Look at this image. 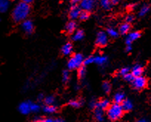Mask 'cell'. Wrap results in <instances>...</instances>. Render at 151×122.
<instances>
[{"label": "cell", "mask_w": 151, "mask_h": 122, "mask_svg": "<svg viewBox=\"0 0 151 122\" xmlns=\"http://www.w3.org/2000/svg\"><path fill=\"white\" fill-rule=\"evenodd\" d=\"M89 17H90V12H88V11H82V12H81L79 19L81 20V21H86V20H88V19H89Z\"/></svg>", "instance_id": "cell-24"}, {"label": "cell", "mask_w": 151, "mask_h": 122, "mask_svg": "<svg viewBox=\"0 0 151 122\" xmlns=\"http://www.w3.org/2000/svg\"><path fill=\"white\" fill-rule=\"evenodd\" d=\"M123 77H124V78L126 80V81H130V82H132V81H133V79L135 78V77L133 75V74L130 73V72H129V73H127V75H125L124 76H123Z\"/></svg>", "instance_id": "cell-33"}, {"label": "cell", "mask_w": 151, "mask_h": 122, "mask_svg": "<svg viewBox=\"0 0 151 122\" xmlns=\"http://www.w3.org/2000/svg\"><path fill=\"white\" fill-rule=\"evenodd\" d=\"M85 74H86V69H85V67L82 66L80 68H79L78 75H79L80 78H84L85 76Z\"/></svg>", "instance_id": "cell-30"}, {"label": "cell", "mask_w": 151, "mask_h": 122, "mask_svg": "<svg viewBox=\"0 0 151 122\" xmlns=\"http://www.w3.org/2000/svg\"><path fill=\"white\" fill-rule=\"evenodd\" d=\"M129 71H130L129 68L124 67L120 70V74H121L122 75H123V76H124V75H127V73H129Z\"/></svg>", "instance_id": "cell-36"}, {"label": "cell", "mask_w": 151, "mask_h": 122, "mask_svg": "<svg viewBox=\"0 0 151 122\" xmlns=\"http://www.w3.org/2000/svg\"><path fill=\"white\" fill-rule=\"evenodd\" d=\"M133 20H134V16L132 15V14H128V15H127L125 18L126 22L129 23V24H130V23H131Z\"/></svg>", "instance_id": "cell-35"}, {"label": "cell", "mask_w": 151, "mask_h": 122, "mask_svg": "<svg viewBox=\"0 0 151 122\" xmlns=\"http://www.w3.org/2000/svg\"><path fill=\"white\" fill-rule=\"evenodd\" d=\"M139 122H150L148 120H146V119H141V120L139 121Z\"/></svg>", "instance_id": "cell-45"}, {"label": "cell", "mask_w": 151, "mask_h": 122, "mask_svg": "<svg viewBox=\"0 0 151 122\" xmlns=\"http://www.w3.org/2000/svg\"><path fill=\"white\" fill-rule=\"evenodd\" d=\"M95 116L96 118V120L99 122H102L104 121V113H103V110H99V109H96Z\"/></svg>", "instance_id": "cell-22"}, {"label": "cell", "mask_w": 151, "mask_h": 122, "mask_svg": "<svg viewBox=\"0 0 151 122\" xmlns=\"http://www.w3.org/2000/svg\"><path fill=\"white\" fill-rule=\"evenodd\" d=\"M124 98H125L124 94L123 93H122V92H119V93H116L115 94L113 99H114V101H115V103H116V104H121L122 103L123 101L125 100Z\"/></svg>", "instance_id": "cell-17"}, {"label": "cell", "mask_w": 151, "mask_h": 122, "mask_svg": "<svg viewBox=\"0 0 151 122\" xmlns=\"http://www.w3.org/2000/svg\"><path fill=\"white\" fill-rule=\"evenodd\" d=\"M102 90L104 93H108L110 90H111V86H110V83L107 82V81H104V83L102 84Z\"/></svg>", "instance_id": "cell-27"}, {"label": "cell", "mask_w": 151, "mask_h": 122, "mask_svg": "<svg viewBox=\"0 0 151 122\" xmlns=\"http://www.w3.org/2000/svg\"><path fill=\"white\" fill-rule=\"evenodd\" d=\"M84 36H85V33H84L83 30H79L75 32V33L73 36L72 39L73 41H79L82 40L84 38Z\"/></svg>", "instance_id": "cell-19"}, {"label": "cell", "mask_w": 151, "mask_h": 122, "mask_svg": "<svg viewBox=\"0 0 151 122\" xmlns=\"http://www.w3.org/2000/svg\"><path fill=\"white\" fill-rule=\"evenodd\" d=\"M108 42V37L107 34L103 31H100L97 33L96 44L99 47H104Z\"/></svg>", "instance_id": "cell-6"}, {"label": "cell", "mask_w": 151, "mask_h": 122, "mask_svg": "<svg viewBox=\"0 0 151 122\" xmlns=\"http://www.w3.org/2000/svg\"><path fill=\"white\" fill-rule=\"evenodd\" d=\"M43 121H44V119H42L40 118H36L33 120V122H43Z\"/></svg>", "instance_id": "cell-39"}, {"label": "cell", "mask_w": 151, "mask_h": 122, "mask_svg": "<svg viewBox=\"0 0 151 122\" xmlns=\"http://www.w3.org/2000/svg\"><path fill=\"white\" fill-rule=\"evenodd\" d=\"M70 1L73 5H76V3H78V2H82V0H70Z\"/></svg>", "instance_id": "cell-41"}, {"label": "cell", "mask_w": 151, "mask_h": 122, "mask_svg": "<svg viewBox=\"0 0 151 122\" xmlns=\"http://www.w3.org/2000/svg\"><path fill=\"white\" fill-rule=\"evenodd\" d=\"M10 1H14V0H10Z\"/></svg>", "instance_id": "cell-47"}, {"label": "cell", "mask_w": 151, "mask_h": 122, "mask_svg": "<svg viewBox=\"0 0 151 122\" xmlns=\"http://www.w3.org/2000/svg\"><path fill=\"white\" fill-rule=\"evenodd\" d=\"M123 113H124V110L122 105L116 103L110 105V107L107 109V116L112 121H116L119 119L123 116Z\"/></svg>", "instance_id": "cell-2"}, {"label": "cell", "mask_w": 151, "mask_h": 122, "mask_svg": "<svg viewBox=\"0 0 151 122\" xmlns=\"http://www.w3.org/2000/svg\"><path fill=\"white\" fill-rule=\"evenodd\" d=\"M150 11V6L149 5H144L142 8L140 9V11L139 13V17H144V16L146 15Z\"/></svg>", "instance_id": "cell-23"}, {"label": "cell", "mask_w": 151, "mask_h": 122, "mask_svg": "<svg viewBox=\"0 0 151 122\" xmlns=\"http://www.w3.org/2000/svg\"><path fill=\"white\" fill-rule=\"evenodd\" d=\"M30 102H22L19 106V110L22 114L27 115L31 111L30 109Z\"/></svg>", "instance_id": "cell-10"}, {"label": "cell", "mask_w": 151, "mask_h": 122, "mask_svg": "<svg viewBox=\"0 0 151 122\" xmlns=\"http://www.w3.org/2000/svg\"><path fill=\"white\" fill-rule=\"evenodd\" d=\"M44 111L47 113H53L56 111V107L54 105H47L44 108Z\"/></svg>", "instance_id": "cell-26"}, {"label": "cell", "mask_w": 151, "mask_h": 122, "mask_svg": "<svg viewBox=\"0 0 151 122\" xmlns=\"http://www.w3.org/2000/svg\"><path fill=\"white\" fill-rule=\"evenodd\" d=\"M55 122H64V121L62 120V119L59 118V119H56V120H55Z\"/></svg>", "instance_id": "cell-46"}, {"label": "cell", "mask_w": 151, "mask_h": 122, "mask_svg": "<svg viewBox=\"0 0 151 122\" xmlns=\"http://www.w3.org/2000/svg\"><path fill=\"white\" fill-rule=\"evenodd\" d=\"M94 62V56H89V57L87 58L86 59H85L84 61V65H91V64L93 63Z\"/></svg>", "instance_id": "cell-32"}, {"label": "cell", "mask_w": 151, "mask_h": 122, "mask_svg": "<svg viewBox=\"0 0 151 122\" xmlns=\"http://www.w3.org/2000/svg\"><path fill=\"white\" fill-rule=\"evenodd\" d=\"M100 5L104 9L110 10L111 9V0H99Z\"/></svg>", "instance_id": "cell-20"}, {"label": "cell", "mask_w": 151, "mask_h": 122, "mask_svg": "<svg viewBox=\"0 0 151 122\" xmlns=\"http://www.w3.org/2000/svg\"><path fill=\"white\" fill-rule=\"evenodd\" d=\"M131 73L133 74V75L135 78H136V77L142 76V73H143V67H142L141 65H136L133 67V69H132Z\"/></svg>", "instance_id": "cell-12"}, {"label": "cell", "mask_w": 151, "mask_h": 122, "mask_svg": "<svg viewBox=\"0 0 151 122\" xmlns=\"http://www.w3.org/2000/svg\"><path fill=\"white\" fill-rule=\"evenodd\" d=\"M76 28V23L74 21H70L69 22L67 23L66 26H65V30L68 33L71 34L75 31Z\"/></svg>", "instance_id": "cell-14"}, {"label": "cell", "mask_w": 151, "mask_h": 122, "mask_svg": "<svg viewBox=\"0 0 151 122\" xmlns=\"http://www.w3.org/2000/svg\"><path fill=\"white\" fill-rule=\"evenodd\" d=\"M44 101L47 105H53L55 101V99L53 96H47L45 98Z\"/></svg>", "instance_id": "cell-28"}, {"label": "cell", "mask_w": 151, "mask_h": 122, "mask_svg": "<svg viewBox=\"0 0 151 122\" xmlns=\"http://www.w3.org/2000/svg\"><path fill=\"white\" fill-rule=\"evenodd\" d=\"M8 6H9L8 0H0V11L1 12H5L8 10Z\"/></svg>", "instance_id": "cell-21"}, {"label": "cell", "mask_w": 151, "mask_h": 122, "mask_svg": "<svg viewBox=\"0 0 151 122\" xmlns=\"http://www.w3.org/2000/svg\"><path fill=\"white\" fill-rule=\"evenodd\" d=\"M130 30V24L129 23H123L122 24H121L119 27V31L121 34L124 35L127 34Z\"/></svg>", "instance_id": "cell-16"}, {"label": "cell", "mask_w": 151, "mask_h": 122, "mask_svg": "<svg viewBox=\"0 0 151 122\" xmlns=\"http://www.w3.org/2000/svg\"><path fill=\"white\" fill-rule=\"evenodd\" d=\"M62 79L65 82H67L70 79V73L68 70L63 71V72H62Z\"/></svg>", "instance_id": "cell-31"}, {"label": "cell", "mask_w": 151, "mask_h": 122, "mask_svg": "<svg viewBox=\"0 0 151 122\" xmlns=\"http://www.w3.org/2000/svg\"><path fill=\"white\" fill-rule=\"evenodd\" d=\"M126 50L127 52H130L132 50V46L131 45H127V47H126Z\"/></svg>", "instance_id": "cell-43"}, {"label": "cell", "mask_w": 151, "mask_h": 122, "mask_svg": "<svg viewBox=\"0 0 151 122\" xmlns=\"http://www.w3.org/2000/svg\"><path fill=\"white\" fill-rule=\"evenodd\" d=\"M43 122H55V121H53V119L51 118H46V119H44Z\"/></svg>", "instance_id": "cell-42"}, {"label": "cell", "mask_w": 151, "mask_h": 122, "mask_svg": "<svg viewBox=\"0 0 151 122\" xmlns=\"http://www.w3.org/2000/svg\"><path fill=\"white\" fill-rule=\"evenodd\" d=\"M84 61H85V59H83V56L82 54H80V53L74 54L68 61V67L70 70L80 68L84 64Z\"/></svg>", "instance_id": "cell-3"}, {"label": "cell", "mask_w": 151, "mask_h": 122, "mask_svg": "<svg viewBox=\"0 0 151 122\" xmlns=\"http://www.w3.org/2000/svg\"><path fill=\"white\" fill-rule=\"evenodd\" d=\"M30 12V7L28 4L20 2L14 8L12 12V18L16 22H20L26 20Z\"/></svg>", "instance_id": "cell-1"}, {"label": "cell", "mask_w": 151, "mask_h": 122, "mask_svg": "<svg viewBox=\"0 0 151 122\" xmlns=\"http://www.w3.org/2000/svg\"><path fill=\"white\" fill-rule=\"evenodd\" d=\"M132 85H133V88L136 90H142L145 88L147 85V79L142 76L136 77L132 81Z\"/></svg>", "instance_id": "cell-5"}, {"label": "cell", "mask_w": 151, "mask_h": 122, "mask_svg": "<svg viewBox=\"0 0 151 122\" xmlns=\"http://www.w3.org/2000/svg\"><path fill=\"white\" fill-rule=\"evenodd\" d=\"M22 27L23 30L27 34H30L33 32L34 30V26H33V22L30 20L26 19L22 22Z\"/></svg>", "instance_id": "cell-8"}, {"label": "cell", "mask_w": 151, "mask_h": 122, "mask_svg": "<svg viewBox=\"0 0 151 122\" xmlns=\"http://www.w3.org/2000/svg\"><path fill=\"white\" fill-rule=\"evenodd\" d=\"M43 98H44V99H45V98H44V96H43V95H42V94H40V95H39V100L42 101V100Z\"/></svg>", "instance_id": "cell-44"}, {"label": "cell", "mask_w": 151, "mask_h": 122, "mask_svg": "<svg viewBox=\"0 0 151 122\" xmlns=\"http://www.w3.org/2000/svg\"><path fill=\"white\" fill-rule=\"evenodd\" d=\"M94 62L99 66H104L107 62V58L104 56H94Z\"/></svg>", "instance_id": "cell-13"}, {"label": "cell", "mask_w": 151, "mask_h": 122, "mask_svg": "<svg viewBox=\"0 0 151 122\" xmlns=\"http://www.w3.org/2000/svg\"><path fill=\"white\" fill-rule=\"evenodd\" d=\"M81 12V8L79 6H78L77 5H73L70 9L69 12V17L71 19H76L79 18V16H80Z\"/></svg>", "instance_id": "cell-7"}, {"label": "cell", "mask_w": 151, "mask_h": 122, "mask_svg": "<svg viewBox=\"0 0 151 122\" xmlns=\"http://www.w3.org/2000/svg\"><path fill=\"white\" fill-rule=\"evenodd\" d=\"M96 3V0H82V2H80V8L83 11L90 12L95 8Z\"/></svg>", "instance_id": "cell-4"}, {"label": "cell", "mask_w": 151, "mask_h": 122, "mask_svg": "<svg viewBox=\"0 0 151 122\" xmlns=\"http://www.w3.org/2000/svg\"><path fill=\"white\" fill-rule=\"evenodd\" d=\"M30 109H31L32 112H38L40 110V107L38 105V104L31 103V104H30Z\"/></svg>", "instance_id": "cell-34"}, {"label": "cell", "mask_w": 151, "mask_h": 122, "mask_svg": "<svg viewBox=\"0 0 151 122\" xmlns=\"http://www.w3.org/2000/svg\"><path fill=\"white\" fill-rule=\"evenodd\" d=\"M110 101L107 99H103L101 100L100 101L97 102L96 107V109H99V110H104L106 109H108L110 107Z\"/></svg>", "instance_id": "cell-11"}, {"label": "cell", "mask_w": 151, "mask_h": 122, "mask_svg": "<svg viewBox=\"0 0 151 122\" xmlns=\"http://www.w3.org/2000/svg\"><path fill=\"white\" fill-rule=\"evenodd\" d=\"M141 33L139 31H135L130 33V34L127 36V39H126V44H127V45H131L132 42H134V41H136V39H139Z\"/></svg>", "instance_id": "cell-9"}, {"label": "cell", "mask_w": 151, "mask_h": 122, "mask_svg": "<svg viewBox=\"0 0 151 122\" xmlns=\"http://www.w3.org/2000/svg\"><path fill=\"white\" fill-rule=\"evenodd\" d=\"M136 4H131V5H129L128 6H127V8H129L130 10H134V8H136Z\"/></svg>", "instance_id": "cell-37"}, {"label": "cell", "mask_w": 151, "mask_h": 122, "mask_svg": "<svg viewBox=\"0 0 151 122\" xmlns=\"http://www.w3.org/2000/svg\"><path fill=\"white\" fill-rule=\"evenodd\" d=\"M122 107L124 111H130L133 108V103L131 101L128 99H125L122 103L121 104Z\"/></svg>", "instance_id": "cell-18"}, {"label": "cell", "mask_w": 151, "mask_h": 122, "mask_svg": "<svg viewBox=\"0 0 151 122\" xmlns=\"http://www.w3.org/2000/svg\"><path fill=\"white\" fill-rule=\"evenodd\" d=\"M73 51V45L71 43L68 42L63 45L62 48V52L64 55L65 56H68V55L70 54Z\"/></svg>", "instance_id": "cell-15"}, {"label": "cell", "mask_w": 151, "mask_h": 122, "mask_svg": "<svg viewBox=\"0 0 151 122\" xmlns=\"http://www.w3.org/2000/svg\"><path fill=\"white\" fill-rule=\"evenodd\" d=\"M69 105L73 107H79L82 105V102L79 100H72L69 102Z\"/></svg>", "instance_id": "cell-29"}, {"label": "cell", "mask_w": 151, "mask_h": 122, "mask_svg": "<svg viewBox=\"0 0 151 122\" xmlns=\"http://www.w3.org/2000/svg\"><path fill=\"white\" fill-rule=\"evenodd\" d=\"M120 2V0H111V4L113 5H116L117 4H119V2Z\"/></svg>", "instance_id": "cell-38"}, {"label": "cell", "mask_w": 151, "mask_h": 122, "mask_svg": "<svg viewBox=\"0 0 151 122\" xmlns=\"http://www.w3.org/2000/svg\"><path fill=\"white\" fill-rule=\"evenodd\" d=\"M33 0H22V2H24V3L26 4H28V5L31 3V2H33Z\"/></svg>", "instance_id": "cell-40"}, {"label": "cell", "mask_w": 151, "mask_h": 122, "mask_svg": "<svg viewBox=\"0 0 151 122\" xmlns=\"http://www.w3.org/2000/svg\"><path fill=\"white\" fill-rule=\"evenodd\" d=\"M107 35H108V36H110V37H112V38H116L117 36H119L118 32H117L116 30H115V29L112 28V27L107 29Z\"/></svg>", "instance_id": "cell-25"}]
</instances>
